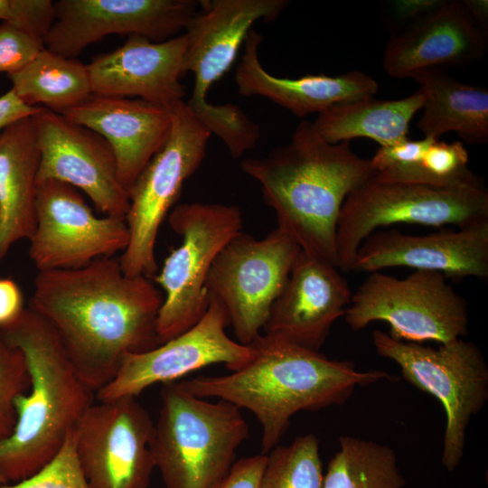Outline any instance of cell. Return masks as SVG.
I'll return each instance as SVG.
<instances>
[{
    "label": "cell",
    "mask_w": 488,
    "mask_h": 488,
    "mask_svg": "<svg viewBox=\"0 0 488 488\" xmlns=\"http://www.w3.org/2000/svg\"><path fill=\"white\" fill-rule=\"evenodd\" d=\"M195 0H60L43 38L46 49L76 58L108 34L139 35L155 42L177 36L197 14Z\"/></svg>",
    "instance_id": "cell-15"
},
{
    "label": "cell",
    "mask_w": 488,
    "mask_h": 488,
    "mask_svg": "<svg viewBox=\"0 0 488 488\" xmlns=\"http://www.w3.org/2000/svg\"><path fill=\"white\" fill-rule=\"evenodd\" d=\"M266 455L261 488H323L319 440L314 434L277 446Z\"/></svg>",
    "instance_id": "cell-30"
},
{
    "label": "cell",
    "mask_w": 488,
    "mask_h": 488,
    "mask_svg": "<svg viewBox=\"0 0 488 488\" xmlns=\"http://www.w3.org/2000/svg\"><path fill=\"white\" fill-rule=\"evenodd\" d=\"M164 294L144 276H127L115 257L73 269L39 271L29 308L55 330L84 383L95 393L125 357L160 345Z\"/></svg>",
    "instance_id": "cell-1"
},
{
    "label": "cell",
    "mask_w": 488,
    "mask_h": 488,
    "mask_svg": "<svg viewBox=\"0 0 488 488\" xmlns=\"http://www.w3.org/2000/svg\"><path fill=\"white\" fill-rule=\"evenodd\" d=\"M12 89L27 106L62 115L92 95L87 65L42 49L21 70L8 75Z\"/></svg>",
    "instance_id": "cell-28"
},
{
    "label": "cell",
    "mask_w": 488,
    "mask_h": 488,
    "mask_svg": "<svg viewBox=\"0 0 488 488\" xmlns=\"http://www.w3.org/2000/svg\"><path fill=\"white\" fill-rule=\"evenodd\" d=\"M444 0H393L383 10L384 24L391 33L404 28L419 17L433 11Z\"/></svg>",
    "instance_id": "cell-36"
},
{
    "label": "cell",
    "mask_w": 488,
    "mask_h": 488,
    "mask_svg": "<svg viewBox=\"0 0 488 488\" xmlns=\"http://www.w3.org/2000/svg\"><path fill=\"white\" fill-rule=\"evenodd\" d=\"M240 168L261 186L277 227L301 250L338 267L336 231L347 196L372 174L370 159L355 154L350 142L329 144L303 120L290 142L261 158H247Z\"/></svg>",
    "instance_id": "cell-3"
},
{
    "label": "cell",
    "mask_w": 488,
    "mask_h": 488,
    "mask_svg": "<svg viewBox=\"0 0 488 488\" xmlns=\"http://www.w3.org/2000/svg\"><path fill=\"white\" fill-rule=\"evenodd\" d=\"M463 3L477 25L488 33V1L463 0Z\"/></svg>",
    "instance_id": "cell-40"
},
{
    "label": "cell",
    "mask_w": 488,
    "mask_h": 488,
    "mask_svg": "<svg viewBox=\"0 0 488 488\" xmlns=\"http://www.w3.org/2000/svg\"><path fill=\"white\" fill-rule=\"evenodd\" d=\"M429 270L446 278L488 277V220L424 235L378 230L359 247L351 271L372 273L387 267Z\"/></svg>",
    "instance_id": "cell-17"
},
{
    "label": "cell",
    "mask_w": 488,
    "mask_h": 488,
    "mask_svg": "<svg viewBox=\"0 0 488 488\" xmlns=\"http://www.w3.org/2000/svg\"><path fill=\"white\" fill-rule=\"evenodd\" d=\"M405 480L394 450L360 437L339 438V450L330 459L323 488H402Z\"/></svg>",
    "instance_id": "cell-29"
},
{
    "label": "cell",
    "mask_w": 488,
    "mask_h": 488,
    "mask_svg": "<svg viewBox=\"0 0 488 488\" xmlns=\"http://www.w3.org/2000/svg\"><path fill=\"white\" fill-rule=\"evenodd\" d=\"M424 101V92L418 89L401 99L380 100L371 97L343 102L318 114L312 126L329 144L368 137L380 146H389L408 138L409 122L423 108Z\"/></svg>",
    "instance_id": "cell-27"
},
{
    "label": "cell",
    "mask_w": 488,
    "mask_h": 488,
    "mask_svg": "<svg viewBox=\"0 0 488 488\" xmlns=\"http://www.w3.org/2000/svg\"><path fill=\"white\" fill-rule=\"evenodd\" d=\"M62 116L108 143L117 160L119 182L127 192L165 143L172 127L169 108L132 98L92 94Z\"/></svg>",
    "instance_id": "cell-22"
},
{
    "label": "cell",
    "mask_w": 488,
    "mask_h": 488,
    "mask_svg": "<svg viewBox=\"0 0 488 488\" xmlns=\"http://www.w3.org/2000/svg\"><path fill=\"white\" fill-rule=\"evenodd\" d=\"M5 483H6V481L0 476V484H5Z\"/></svg>",
    "instance_id": "cell-41"
},
{
    "label": "cell",
    "mask_w": 488,
    "mask_h": 488,
    "mask_svg": "<svg viewBox=\"0 0 488 488\" xmlns=\"http://www.w3.org/2000/svg\"><path fill=\"white\" fill-rule=\"evenodd\" d=\"M55 19L51 0H0V20L43 40Z\"/></svg>",
    "instance_id": "cell-34"
},
{
    "label": "cell",
    "mask_w": 488,
    "mask_h": 488,
    "mask_svg": "<svg viewBox=\"0 0 488 488\" xmlns=\"http://www.w3.org/2000/svg\"><path fill=\"white\" fill-rule=\"evenodd\" d=\"M266 462L265 454L241 458L213 488H261Z\"/></svg>",
    "instance_id": "cell-37"
},
{
    "label": "cell",
    "mask_w": 488,
    "mask_h": 488,
    "mask_svg": "<svg viewBox=\"0 0 488 488\" xmlns=\"http://www.w3.org/2000/svg\"><path fill=\"white\" fill-rule=\"evenodd\" d=\"M187 106L211 134L223 141L232 157L239 158L256 147L260 137L259 126L238 105H214L205 100Z\"/></svg>",
    "instance_id": "cell-31"
},
{
    "label": "cell",
    "mask_w": 488,
    "mask_h": 488,
    "mask_svg": "<svg viewBox=\"0 0 488 488\" xmlns=\"http://www.w3.org/2000/svg\"><path fill=\"white\" fill-rule=\"evenodd\" d=\"M39 164L34 115L0 132V261L35 230Z\"/></svg>",
    "instance_id": "cell-24"
},
{
    "label": "cell",
    "mask_w": 488,
    "mask_h": 488,
    "mask_svg": "<svg viewBox=\"0 0 488 488\" xmlns=\"http://www.w3.org/2000/svg\"><path fill=\"white\" fill-rule=\"evenodd\" d=\"M468 162V153L462 142L447 143L424 136L380 146L370 159V165L372 178L378 181L442 188L479 180Z\"/></svg>",
    "instance_id": "cell-26"
},
{
    "label": "cell",
    "mask_w": 488,
    "mask_h": 488,
    "mask_svg": "<svg viewBox=\"0 0 488 488\" xmlns=\"http://www.w3.org/2000/svg\"><path fill=\"white\" fill-rule=\"evenodd\" d=\"M424 92L423 114L418 122L425 136L440 138L455 132L470 145L488 140V89L465 84L441 69L418 70L411 77Z\"/></svg>",
    "instance_id": "cell-25"
},
{
    "label": "cell",
    "mask_w": 488,
    "mask_h": 488,
    "mask_svg": "<svg viewBox=\"0 0 488 488\" xmlns=\"http://www.w3.org/2000/svg\"><path fill=\"white\" fill-rule=\"evenodd\" d=\"M352 296L335 265L300 250L271 306L264 333L319 351L334 322L343 316Z\"/></svg>",
    "instance_id": "cell-18"
},
{
    "label": "cell",
    "mask_w": 488,
    "mask_h": 488,
    "mask_svg": "<svg viewBox=\"0 0 488 488\" xmlns=\"http://www.w3.org/2000/svg\"><path fill=\"white\" fill-rule=\"evenodd\" d=\"M169 110L172 127L167 140L128 190L129 240L118 261L130 277L153 279L157 274L155 250L160 225L178 200L184 182L202 164L211 135L183 100Z\"/></svg>",
    "instance_id": "cell-9"
},
{
    "label": "cell",
    "mask_w": 488,
    "mask_h": 488,
    "mask_svg": "<svg viewBox=\"0 0 488 488\" xmlns=\"http://www.w3.org/2000/svg\"><path fill=\"white\" fill-rule=\"evenodd\" d=\"M300 250L277 227L261 239L241 231L217 255L205 288L223 305L238 343L249 345L260 334Z\"/></svg>",
    "instance_id": "cell-11"
},
{
    "label": "cell",
    "mask_w": 488,
    "mask_h": 488,
    "mask_svg": "<svg viewBox=\"0 0 488 488\" xmlns=\"http://www.w3.org/2000/svg\"><path fill=\"white\" fill-rule=\"evenodd\" d=\"M44 48L43 40L3 22L0 24V72L11 75L21 70Z\"/></svg>",
    "instance_id": "cell-35"
},
{
    "label": "cell",
    "mask_w": 488,
    "mask_h": 488,
    "mask_svg": "<svg viewBox=\"0 0 488 488\" xmlns=\"http://www.w3.org/2000/svg\"><path fill=\"white\" fill-rule=\"evenodd\" d=\"M186 42L184 33L161 42L129 35L87 65L92 94L135 97L170 108L184 97L180 77Z\"/></svg>",
    "instance_id": "cell-21"
},
{
    "label": "cell",
    "mask_w": 488,
    "mask_h": 488,
    "mask_svg": "<svg viewBox=\"0 0 488 488\" xmlns=\"http://www.w3.org/2000/svg\"><path fill=\"white\" fill-rule=\"evenodd\" d=\"M0 488H90L80 465L71 429L57 455L39 471Z\"/></svg>",
    "instance_id": "cell-33"
},
{
    "label": "cell",
    "mask_w": 488,
    "mask_h": 488,
    "mask_svg": "<svg viewBox=\"0 0 488 488\" xmlns=\"http://www.w3.org/2000/svg\"><path fill=\"white\" fill-rule=\"evenodd\" d=\"M0 333L23 352L30 376L28 391L14 399V428L0 442V476L14 483L57 455L94 403L95 392L78 374L55 330L33 310L25 308Z\"/></svg>",
    "instance_id": "cell-4"
},
{
    "label": "cell",
    "mask_w": 488,
    "mask_h": 488,
    "mask_svg": "<svg viewBox=\"0 0 488 488\" xmlns=\"http://www.w3.org/2000/svg\"><path fill=\"white\" fill-rule=\"evenodd\" d=\"M377 353L399 365L403 378L435 397L446 413L441 463L452 472L464 455L471 418L488 399V365L479 347L462 338L437 348L395 340L376 329Z\"/></svg>",
    "instance_id": "cell-7"
},
{
    "label": "cell",
    "mask_w": 488,
    "mask_h": 488,
    "mask_svg": "<svg viewBox=\"0 0 488 488\" xmlns=\"http://www.w3.org/2000/svg\"><path fill=\"white\" fill-rule=\"evenodd\" d=\"M487 46V33L477 25L463 1L444 0L391 33L382 65L392 78H410L422 70L474 63L485 55Z\"/></svg>",
    "instance_id": "cell-19"
},
{
    "label": "cell",
    "mask_w": 488,
    "mask_h": 488,
    "mask_svg": "<svg viewBox=\"0 0 488 488\" xmlns=\"http://www.w3.org/2000/svg\"><path fill=\"white\" fill-rule=\"evenodd\" d=\"M436 271L415 270L405 278L381 271L369 273L345 309L349 327L360 331L375 321L389 325L395 340L439 344L468 333L467 304Z\"/></svg>",
    "instance_id": "cell-8"
},
{
    "label": "cell",
    "mask_w": 488,
    "mask_h": 488,
    "mask_svg": "<svg viewBox=\"0 0 488 488\" xmlns=\"http://www.w3.org/2000/svg\"><path fill=\"white\" fill-rule=\"evenodd\" d=\"M128 240L126 220L98 217L75 187L56 180L37 183L29 255L38 271L85 267L123 252Z\"/></svg>",
    "instance_id": "cell-13"
},
{
    "label": "cell",
    "mask_w": 488,
    "mask_h": 488,
    "mask_svg": "<svg viewBox=\"0 0 488 488\" xmlns=\"http://www.w3.org/2000/svg\"><path fill=\"white\" fill-rule=\"evenodd\" d=\"M155 424L136 397L90 405L73 428L77 457L90 488H148L155 468Z\"/></svg>",
    "instance_id": "cell-12"
},
{
    "label": "cell",
    "mask_w": 488,
    "mask_h": 488,
    "mask_svg": "<svg viewBox=\"0 0 488 488\" xmlns=\"http://www.w3.org/2000/svg\"><path fill=\"white\" fill-rule=\"evenodd\" d=\"M262 35L251 29L235 71V82L243 96H261L299 117L343 103L374 97L379 85L370 75L351 70L337 76L305 75L296 79L270 74L262 66L258 48Z\"/></svg>",
    "instance_id": "cell-23"
},
{
    "label": "cell",
    "mask_w": 488,
    "mask_h": 488,
    "mask_svg": "<svg viewBox=\"0 0 488 488\" xmlns=\"http://www.w3.org/2000/svg\"><path fill=\"white\" fill-rule=\"evenodd\" d=\"M40 164L37 183L56 180L83 192L105 216L126 220L128 192L114 152L98 133L41 107L34 115Z\"/></svg>",
    "instance_id": "cell-16"
},
{
    "label": "cell",
    "mask_w": 488,
    "mask_h": 488,
    "mask_svg": "<svg viewBox=\"0 0 488 488\" xmlns=\"http://www.w3.org/2000/svg\"><path fill=\"white\" fill-rule=\"evenodd\" d=\"M486 220L488 191L482 178L440 188L371 176L343 204L336 231L338 268L350 272L361 244L381 228L397 223L463 228Z\"/></svg>",
    "instance_id": "cell-6"
},
{
    "label": "cell",
    "mask_w": 488,
    "mask_h": 488,
    "mask_svg": "<svg viewBox=\"0 0 488 488\" xmlns=\"http://www.w3.org/2000/svg\"><path fill=\"white\" fill-rule=\"evenodd\" d=\"M29 388L30 376L23 352L9 344L0 333V442L14 428V399Z\"/></svg>",
    "instance_id": "cell-32"
},
{
    "label": "cell",
    "mask_w": 488,
    "mask_h": 488,
    "mask_svg": "<svg viewBox=\"0 0 488 488\" xmlns=\"http://www.w3.org/2000/svg\"><path fill=\"white\" fill-rule=\"evenodd\" d=\"M249 345L252 355L237 371L180 383L196 397L218 398L252 412L262 427L265 455L277 446L296 413L342 405L357 387L392 380L386 371H361L352 361L331 360L266 333Z\"/></svg>",
    "instance_id": "cell-2"
},
{
    "label": "cell",
    "mask_w": 488,
    "mask_h": 488,
    "mask_svg": "<svg viewBox=\"0 0 488 488\" xmlns=\"http://www.w3.org/2000/svg\"><path fill=\"white\" fill-rule=\"evenodd\" d=\"M203 316L190 329L145 352L125 357L111 382L95 393L98 401L136 397L156 383L176 381L206 366L223 363L231 371L242 367L252 349L226 333L229 325L223 305L208 296Z\"/></svg>",
    "instance_id": "cell-14"
},
{
    "label": "cell",
    "mask_w": 488,
    "mask_h": 488,
    "mask_svg": "<svg viewBox=\"0 0 488 488\" xmlns=\"http://www.w3.org/2000/svg\"><path fill=\"white\" fill-rule=\"evenodd\" d=\"M161 400L152 454L165 488H213L249 436L240 409L196 397L177 380L163 384Z\"/></svg>",
    "instance_id": "cell-5"
},
{
    "label": "cell",
    "mask_w": 488,
    "mask_h": 488,
    "mask_svg": "<svg viewBox=\"0 0 488 488\" xmlns=\"http://www.w3.org/2000/svg\"><path fill=\"white\" fill-rule=\"evenodd\" d=\"M24 309L19 286L11 278H0V329L15 322Z\"/></svg>",
    "instance_id": "cell-38"
},
{
    "label": "cell",
    "mask_w": 488,
    "mask_h": 488,
    "mask_svg": "<svg viewBox=\"0 0 488 488\" xmlns=\"http://www.w3.org/2000/svg\"><path fill=\"white\" fill-rule=\"evenodd\" d=\"M168 221L182 242L153 278L164 293L157 318L161 344L203 316L209 305L205 284L211 265L242 228L240 210L221 203H182L173 209Z\"/></svg>",
    "instance_id": "cell-10"
},
{
    "label": "cell",
    "mask_w": 488,
    "mask_h": 488,
    "mask_svg": "<svg viewBox=\"0 0 488 488\" xmlns=\"http://www.w3.org/2000/svg\"><path fill=\"white\" fill-rule=\"evenodd\" d=\"M40 108L25 105L11 89L0 97V131L21 118L35 115Z\"/></svg>",
    "instance_id": "cell-39"
},
{
    "label": "cell",
    "mask_w": 488,
    "mask_h": 488,
    "mask_svg": "<svg viewBox=\"0 0 488 488\" xmlns=\"http://www.w3.org/2000/svg\"><path fill=\"white\" fill-rule=\"evenodd\" d=\"M203 11L196 14L184 29L186 49L182 63L183 75L192 72L194 85L186 102H203L211 85L234 62L251 25L272 21L288 5L287 0H214L202 1Z\"/></svg>",
    "instance_id": "cell-20"
}]
</instances>
